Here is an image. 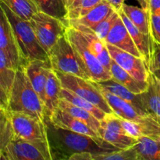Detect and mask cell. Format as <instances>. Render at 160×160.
<instances>
[{
	"mask_svg": "<svg viewBox=\"0 0 160 160\" xmlns=\"http://www.w3.org/2000/svg\"><path fill=\"white\" fill-rule=\"evenodd\" d=\"M45 122L52 160L68 159L71 155L82 152L96 156L119 150L101 138L90 137L59 128L54 126L47 117Z\"/></svg>",
	"mask_w": 160,
	"mask_h": 160,
	"instance_id": "6da1fadb",
	"label": "cell"
},
{
	"mask_svg": "<svg viewBox=\"0 0 160 160\" xmlns=\"http://www.w3.org/2000/svg\"><path fill=\"white\" fill-rule=\"evenodd\" d=\"M7 110L28 114L40 121L45 122L44 103L33 88L23 67L17 70Z\"/></svg>",
	"mask_w": 160,
	"mask_h": 160,
	"instance_id": "7a4b0ae2",
	"label": "cell"
},
{
	"mask_svg": "<svg viewBox=\"0 0 160 160\" xmlns=\"http://www.w3.org/2000/svg\"><path fill=\"white\" fill-rule=\"evenodd\" d=\"M0 8L3 9L12 26L20 54L26 64L32 60L50 62L48 53L39 43L29 20L20 18L2 2Z\"/></svg>",
	"mask_w": 160,
	"mask_h": 160,
	"instance_id": "3957f363",
	"label": "cell"
},
{
	"mask_svg": "<svg viewBox=\"0 0 160 160\" xmlns=\"http://www.w3.org/2000/svg\"><path fill=\"white\" fill-rule=\"evenodd\" d=\"M93 82L101 91L102 94L116 115L123 120H131L138 123L141 128L142 136H147L155 139H160L159 121H158L150 114L142 115L132 105L119 98L117 95L102 88L95 81Z\"/></svg>",
	"mask_w": 160,
	"mask_h": 160,
	"instance_id": "277c9868",
	"label": "cell"
},
{
	"mask_svg": "<svg viewBox=\"0 0 160 160\" xmlns=\"http://www.w3.org/2000/svg\"><path fill=\"white\" fill-rule=\"evenodd\" d=\"M48 56L53 70L90 80L67 33L52 47Z\"/></svg>",
	"mask_w": 160,
	"mask_h": 160,
	"instance_id": "5b68a950",
	"label": "cell"
},
{
	"mask_svg": "<svg viewBox=\"0 0 160 160\" xmlns=\"http://www.w3.org/2000/svg\"><path fill=\"white\" fill-rule=\"evenodd\" d=\"M67 35L91 81L99 82L112 79L110 71L105 68L98 58L91 51L81 31L69 26L67 30Z\"/></svg>",
	"mask_w": 160,
	"mask_h": 160,
	"instance_id": "8992f818",
	"label": "cell"
},
{
	"mask_svg": "<svg viewBox=\"0 0 160 160\" xmlns=\"http://www.w3.org/2000/svg\"><path fill=\"white\" fill-rule=\"evenodd\" d=\"M2 160H52L48 142H33L14 136L0 148Z\"/></svg>",
	"mask_w": 160,
	"mask_h": 160,
	"instance_id": "52a82bcc",
	"label": "cell"
},
{
	"mask_svg": "<svg viewBox=\"0 0 160 160\" xmlns=\"http://www.w3.org/2000/svg\"><path fill=\"white\" fill-rule=\"evenodd\" d=\"M54 71L60 81L62 88L69 89L80 97L85 98L107 114L114 113L101 91L93 81L57 70H54Z\"/></svg>",
	"mask_w": 160,
	"mask_h": 160,
	"instance_id": "ba28073f",
	"label": "cell"
},
{
	"mask_svg": "<svg viewBox=\"0 0 160 160\" xmlns=\"http://www.w3.org/2000/svg\"><path fill=\"white\" fill-rule=\"evenodd\" d=\"M42 48L48 53L62 36L68 26L60 19L38 11L29 20Z\"/></svg>",
	"mask_w": 160,
	"mask_h": 160,
	"instance_id": "9c48e42d",
	"label": "cell"
},
{
	"mask_svg": "<svg viewBox=\"0 0 160 160\" xmlns=\"http://www.w3.org/2000/svg\"><path fill=\"white\" fill-rule=\"evenodd\" d=\"M9 115L15 137L33 142H48L45 122L22 112L9 111Z\"/></svg>",
	"mask_w": 160,
	"mask_h": 160,
	"instance_id": "30bf717a",
	"label": "cell"
},
{
	"mask_svg": "<svg viewBox=\"0 0 160 160\" xmlns=\"http://www.w3.org/2000/svg\"><path fill=\"white\" fill-rule=\"evenodd\" d=\"M0 51L4 53L9 66L14 70L26 65L20 54L13 30L2 9L0 14Z\"/></svg>",
	"mask_w": 160,
	"mask_h": 160,
	"instance_id": "8fae6325",
	"label": "cell"
},
{
	"mask_svg": "<svg viewBox=\"0 0 160 160\" xmlns=\"http://www.w3.org/2000/svg\"><path fill=\"white\" fill-rule=\"evenodd\" d=\"M112 59L123 70L140 81L148 82L149 70L145 59L134 56L114 45L106 43Z\"/></svg>",
	"mask_w": 160,
	"mask_h": 160,
	"instance_id": "7c38bea8",
	"label": "cell"
},
{
	"mask_svg": "<svg viewBox=\"0 0 160 160\" xmlns=\"http://www.w3.org/2000/svg\"><path fill=\"white\" fill-rule=\"evenodd\" d=\"M73 27L75 29L81 31V34L84 37L88 46L91 51L94 53L95 56L104 66L106 69L110 71L112 57H111L109 52L106 47V43L99 38L95 34L92 28L86 27L84 25L79 24L76 23H68V27Z\"/></svg>",
	"mask_w": 160,
	"mask_h": 160,
	"instance_id": "4fadbf2b",
	"label": "cell"
},
{
	"mask_svg": "<svg viewBox=\"0 0 160 160\" xmlns=\"http://www.w3.org/2000/svg\"><path fill=\"white\" fill-rule=\"evenodd\" d=\"M105 42L131 53L138 57L145 59L138 48L131 36L130 35L120 15L108 34Z\"/></svg>",
	"mask_w": 160,
	"mask_h": 160,
	"instance_id": "5bb4252c",
	"label": "cell"
},
{
	"mask_svg": "<svg viewBox=\"0 0 160 160\" xmlns=\"http://www.w3.org/2000/svg\"><path fill=\"white\" fill-rule=\"evenodd\" d=\"M27 76L29 78L33 88L44 103L45 91L48 73L52 70L50 62L42 60H32L23 67Z\"/></svg>",
	"mask_w": 160,
	"mask_h": 160,
	"instance_id": "9a60e30c",
	"label": "cell"
},
{
	"mask_svg": "<svg viewBox=\"0 0 160 160\" xmlns=\"http://www.w3.org/2000/svg\"><path fill=\"white\" fill-rule=\"evenodd\" d=\"M48 118V117H47ZM54 126L62 129L68 130L73 132L80 133L93 138H100L98 133L88 126L85 123L74 118L70 114L62 110L59 107L56 109L52 115L48 118Z\"/></svg>",
	"mask_w": 160,
	"mask_h": 160,
	"instance_id": "2e32d148",
	"label": "cell"
},
{
	"mask_svg": "<svg viewBox=\"0 0 160 160\" xmlns=\"http://www.w3.org/2000/svg\"><path fill=\"white\" fill-rule=\"evenodd\" d=\"M145 110L160 122V79L149 72L148 88L140 94Z\"/></svg>",
	"mask_w": 160,
	"mask_h": 160,
	"instance_id": "e0dca14e",
	"label": "cell"
},
{
	"mask_svg": "<svg viewBox=\"0 0 160 160\" xmlns=\"http://www.w3.org/2000/svg\"><path fill=\"white\" fill-rule=\"evenodd\" d=\"M17 70L7 63L6 56L0 51V109H8Z\"/></svg>",
	"mask_w": 160,
	"mask_h": 160,
	"instance_id": "ac0fdd59",
	"label": "cell"
},
{
	"mask_svg": "<svg viewBox=\"0 0 160 160\" xmlns=\"http://www.w3.org/2000/svg\"><path fill=\"white\" fill-rule=\"evenodd\" d=\"M96 83L102 88L117 95V97L122 98L123 100L132 105L138 111L140 114H142V115H148V113L145 110L143 106H142L140 94L133 93L131 91L128 90L127 88H125L124 86L112 79L99 81V82Z\"/></svg>",
	"mask_w": 160,
	"mask_h": 160,
	"instance_id": "d6986e66",
	"label": "cell"
},
{
	"mask_svg": "<svg viewBox=\"0 0 160 160\" xmlns=\"http://www.w3.org/2000/svg\"><path fill=\"white\" fill-rule=\"evenodd\" d=\"M61 89H62V85L60 81L58 78L54 70L52 69L48 73L45 91L44 107H45V117L49 118L58 108L59 101L60 99Z\"/></svg>",
	"mask_w": 160,
	"mask_h": 160,
	"instance_id": "ffe728a7",
	"label": "cell"
},
{
	"mask_svg": "<svg viewBox=\"0 0 160 160\" xmlns=\"http://www.w3.org/2000/svg\"><path fill=\"white\" fill-rule=\"evenodd\" d=\"M112 79L120 83L134 94H141L148 88V82L140 81L123 70L115 61L112 60L110 67Z\"/></svg>",
	"mask_w": 160,
	"mask_h": 160,
	"instance_id": "44dd1931",
	"label": "cell"
},
{
	"mask_svg": "<svg viewBox=\"0 0 160 160\" xmlns=\"http://www.w3.org/2000/svg\"><path fill=\"white\" fill-rule=\"evenodd\" d=\"M119 15L121 17L123 23L126 26L130 35L131 36L132 39L134 40V43L137 45L138 48L142 53L143 57L145 58L147 64H148V59H149L150 54V38H151V34L150 35H146L144 34L140 31V30L135 26L134 23L131 21V19L126 15L123 9H120L118 11Z\"/></svg>",
	"mask_w": 160,
	"mask_h": 160,
	"instance_id": "7402d4cb",
	"label": "cell"
},
{
	"mask_svg": "<svg viewBox=\"0 0 160 160\" xmlns=\"http://www.w3.org/2000/svg\"><path fill=\"white\" fill-rule=\"evenodd\" d=\"M116 9L107 0H102L101 3L90 11L87 15L78 20H69L68 23H76L92 28L102 21Z\"/></svg>",
	"mask_w": 160,
	"mask_h": 160,
	"instance_id": "603a6c76",
	"label": "cell"
},
{
	"mask_svg": "<svg viewBox=\"0 0 160 160\" xmlns=\"http://www.w3.org/2000/svg\"><path fill=\"white\" fill-rule=\"evenodd\" d=\"M58 107L62 109V110L65 111L66 112L69 113L74 118L85 123L93 131L98 133V129L101 126V120L97 119L90 112L81 107H78V106H75V105L70 103V102L62 99V98L59 99Z\"/></svg>",
	"mask_w": 160,
	"mask_h": 160,
	"instance_id": "cb8c5ba5",
	"label": "cell"
},
{
	"mask_svg": "<svg viewBox=\"0 0 160 160\" xmlns=\"http://www.w3.org/2000/svg\"><path fill=\"white\" fill-rule=\"evenodd\" d=\"M134 148L138 160H160V139L141 136Z\"/></svg>",
	"mask_w": 160,
	"mask_h": 160,
	"instance_id": "d4e9b609",
	"label": "cell"
},
{
	"mask_svg": "<svg viewBox=\"0 0 160 160\" xmlns=\"http://www.w3.org/2000/svg\"><path fill=\"white\" fill-rule=\"evenodd\" d=\"M122 9L126 15L140 30L142 33L146 35H150V17L149 12H147L142 7L130 6L123 3Z\"/></svg>",
	"mask_w": 160,
	"mask_h": 160,
	"instance_id": "484cf974",
	"label": "cell"
},
{
	"mask_svg": "<svg viewBox=\"0 0 160 160\" xmlns=\"http://www.w3.org/2000/svg\"><path fill=\"white\" fill-rule=\"evenodd\" d=\"M60 98L67 100V101L70 102L72 104L88 111L99 120H103L106 117V116L107 115L106 112H105L104 111L100 109L96 106L92 104V102H90L86 100L85 98H82V97H80L79 95H78L74 92L67 88H62L60 92Z\"/></svg>",
	"mask_w": 160,
	"mask_h": 160,
	"instance_id": "4316f807",
	"label": "cell"
},
{
	"mask_svg": "<svg viewBox=\"0 0 160 160\" xmlns=\"http://www.w3.org/2000/svg\"><path fill=\"white\" fill-rule=\"evenodd\" d=\"M98 136L118 149H127L136 145L138 138L127 134H119L100 127L98 131Z\"/></svg>",
	"mask_w": 160,
	"mask_h": 160,
	"instance_id": "83f0119b",
	"label": "cell"
},
{
	"mask_svg": "<svg viewBox=\"0 0 160 160\" xmlns=\"http://www.w3.org/2000/svg\"><path fill=\"white\" fill-rule=\"evenodd\" d=\"M38 11L60 19L68 26L67 11L62 0H33Z\"/></svg>",
	"mask_w": 160,
	"mask_h": 160,
	"instance_id": "f1b7e54d",
	"label": "cell"
},
{
	"mask_svg": "<svg viewBox=\"0 0 160 160\" xmlns=\"http://www.w3.org/2000/svg\"><path fill=\"white\" fill-rule=\"evenodd\" d=\"M12 12L20 18L30 20L32 16L38 12L33 0H1Z\"/></svg>",
	"mask_w": 160,
	"mask_h": 160,
	"instance_id": "f546056e",
	"label": "cell"
},
{
	"mask_svg": "<svg viewBox=\"0 0 160 160\" xmlns=\"http://www.w3.org/2000/svg\"><path fill=\"white\" fill-rule=\"evenodd\" d=\"M1 112V132H0V148H3L14 138L12 123L9 119V111L0 109Z\"/></svg>",
	"mask_w": 160,
	"mask_h": 160,
	"instance_id": "4dcf8cb0",
	"label": "cell"
},
{
	"mask_svg": "<svg viewBox=\"0 0 160 160\" xmlns=\"http://www.w3.org/2000/svg\"><path fill=\"white\" fill-rule=\"evenodd\" d=\"M148 68L149 72L160 79V43L152 36L150 38V54Z\"/></svg>",
	"mask_w": 160,
	"mask_h": 160,
	"instance_id": "1f68e13d",
	"label": "cell"
},
{
	"mask_svg": "<svg viewBox=\"0 0 160 160\" xmlns=\"http://www.w3.org/2000/svg\"><path fill=\"white\" fill-rule=\"evenodd\" d=\"M94 160H138L134 146L127 149H119L109 153L94 156Z\"/></svg>",
	"mask_w": 160,
	"mask_h": 160,
	"instance_id": "d6a6232c",
	"label": "cell"
},
{
	"mask_svg": "<svg viewBox=\"0 0 160 160\" xmlns=\"http://www.w3.org/2000/svg\"><path fill=\"white\" fill-rule=\"evenodd\" d=\"M102 0H81L78 6L68 12L67 20H78L87 15L92 9L96 7Z\"/></svg>",
	"mask_w": 160,
	"mask_h": 160,
	"instance_id": "836d02e7",
	"label": "cell"
},
{
	"mask_svg": "<svg viewBox=\"0 0 160 160\" xmlns=\"http://www.w3.org/2000/svg\"><path fill=\"white\" fill-rule=\"evenodd\" d=\"M119 17V12L118 11L115 10L113 12L108 16L106 19L100 22L99 23L92 28V29L93 30L94 32L95 33L97 36L101 40L105 42L106 37H107L108 34L110 31L111 28L113 26L114 23L116 22L117 19Z\"/></svg>",
	"mask_w": 160,
	"mask_h": 160,
	"instance_id": "e575fe53",
	"label": "cell"
},
{
	"mask_svg": "<svg viewBox=\"0 0 160 160\" xmlns=\"http://www.w3.org/2000/svg\"><path fill=\"white\" fill-rule=\"evenodd\" d=\"M100 127L109 130L111 131H113V132L128 135L122 125L121 118L116 115L115 113L107 114L106 117L101 120V126Z\"/></svg>",
	"mask_w": 160,
	"mask_h": 160,
	"instance_id": "d590c367",
	"label": "cell"
},
{
	"mask_svg": "<svg viewBox=\"0 0 160 160\" xmlns=\"http://www.w3.org/2000/svg\"><path fill=\"white\" fill-rule=\"evenodd\" d=\"M151 36L160 43V12H149Z\"/></svg>",
	"mask_w": 160,
	"mask_h": 160,
	"instance_id": "8d00e7d4",
	"label": "cell"
},
{
	"mask_svg": "<svg viewBox=\"0 0 160 160\" xmlns=\"http://www.w3.org/2000/svg\"><path fill=\"white\" fill-rule=\"evenodd\" d=\"M121 122L123 128L128 133V135L135 138H138L139 137L142 136V132H141V128L138 123L131 121V120H123V119H121Z\"/></svg>",
	"mask_w": 160,
	"mask_h": 160,
	"instance_id": "74e56055",
	"label": "cell"
},
{
	"mask_svg": "<svg viewBox=\"0 0 160 160\" xmlns=\"http://www.w3.org/2000/svg\"><path fill=\"white\" fill-rule=\"evenodd\" d=\"M68 160H94V154L88 152H77L71 155Z\"/></svg>",
	"mask_w": 160,
	"mask_h": 160,
	"instance_id": "f35d334b",
	"label": "cell"
},
{
	"mask_svg": "<svg viewBox=\"0 0 160 160\" xmlns=\"http://www.w3.org/2000/svg\"><path fill=\"white\" fill-rule=\"evenodd\" d=\"M149 12H160V0H148Z\"/></svg>",
	"mask_w": 160,
	"mask_h": 160,
	"instance_id": "ab89813d",
	"label": "cell"
},
{
	"mask_svg": "<svg viewBox=\"0 0 160 160\" xmlns=\"http://www.w3.org/2000/svg\"><path fill=\"white\" fill-rule=\"evenodd\" d=\"M62 1H63L64 6H65L67 13H68V12H70V10H72L76 6H78L81 0H62Z\"/></svg>",
	"mask_w": 160,
	"mask_h": 160,
	"instance_id": "60d3db41",
	"label": "cell"
},
{
	"mask_svg": "<svg viewBox=\"0 0 160 160\" xmlns=\"http://www.w3.org/2000/svg\"><path fill=\"white\" fill-rule=\"evenodd\" d=\"M109 3L112 6V7L117 11H119L120 9H122L124 0H107Z\"/></svg>",
	"mask_w": 160,
	"mask_h": 160,
	"instance_id": "b9f144b4",
	"label": "cell"
},
{
	"mask_svg": "<svg viewBox=\"0 0 160 160\" xmlns=\"http://www.w3.org/2000/svg\"><path fill=\"white\" fill-rule=\"evenodd\" d=\"M139 4L141 5V7L149 12V8H148V0H138Z\"/></svg>",
	"mask_w": 160,
	"mask_h": 160,
	"instance_id": "7bdbcfd3",
	"label": "cell"
},
{
	"mask_svg": "<svg viewBox=\"0 0 160 160\" xmlns=\"http://www.w3.org/2000/svg\"><path fill=\"white\" fill-rule=\"evenodd\" d=\"M124 1H125V0H124Z\"/></svg>",
	"mask_w": 160,
	"mask_h": 160,
	"instance_id": "ee69618b",
	"label": "cell"
}]
</instances>
